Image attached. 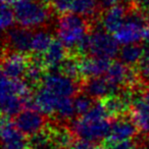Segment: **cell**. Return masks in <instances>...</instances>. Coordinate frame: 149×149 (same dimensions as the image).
I'll return each instance as SVG.
<instances>
[{
	"instance_id": "obj_1",
	"label": "cell",
	"mask_w": 149,
	"mask_h": 149,
	"mask_svg": "<svg viewBox=\"0 0 149 149\" xmlns=\"http://www.w3.org/2000/svg\"><path fill=\"white\" fill-rule=\"evenodd\" d=\"M13 11L19 26L34 30L49 27L55 13L45 0H19L15 3Z\"/></svg>"
},
{
	"instance_id": "obj_2",
	"label": "cell",
	"mask_w": 149,
	"mask_h": 149,
	"mask_svg": "<svg viewBox=\"0 0 149 149\" xmlns=\"http://www.w3.org/2000/svg\"><path fill=\"white\" fill-rule=\"evenodd\" d=\"M91 31V23L89 19L78 13H63L59 17L56 24V32L58 38L70 51L77 45L84 35Z\"/></svg>"
},
{
	"instance_id": "obj_3",
	"label": "cell",
	"mask_w": 149,
	"mask_h": 149,
	"mask_svg": "<svg viewBox=\"0 0 149 149\" xmlns=\"http://www.w3.org/2000/svg\"><path fill=\"white\" fill-rule=\"evenodd\" d=\"M68 125L76 138L97 143L107 138L111 130V123L106 118L92 120L79 116L70 120Z\"/></svg>"
},
{
	"instance_id": "obj_4",
	"label": "cell",
	"mask_w": 149,
	"mask_h": 149,
	"mask_svg": "<svg viewBox=\"0 0 149 149\" xmlns=\"http://www.w3.org/2000/svg\"><path fill=\"white\" fill-rule=\"evenodd\" d=\"M33 33L31 29L22 26L11 27L4 31L2 51H13L30 55L32 52Z\"/></svg>"
},
{
	"instance_id": "obj_5",
	"label": "cell",
	"mask_w": 149,
	"mask_h": 149,
	"mask_svg": "<svg viewBox=\"0 0 149 149\" xmlns=\"http://www.w3.org/2000/svg\"><path fill=\"white\" fill-rule=\"evenodd\" d=\"M118 42L114 36L104 32L103 28L91 31V50L90 55L112 58L118 54Z\"/></svg>"
},
{
	"instance_id": "obj_6",
	"label": "cell",
	"mask_w": 149,
	"mask_h": 149,
	"mask_svg": "<svg viewBox=\"0 0 149 149\" xmlns=\"http://www.w3.org/2000/svg\"><path fill=\"white\" fill-rule=\"evenodd\" d=\"M46 116L40 113L39 110L26 108L15 116V124L24 135L31 137L47 127L49 120Z\"/></svg>"
},
{
	"instance_id": "obj_7",
	"label": "cell",
	"mask_w": 149,
	"mask_h": 149,
	"mask_svg": "<svg viewBox=\"0 0 149 149\" xmlns=\"http://www.w3.org/2000/svg\"><path fill=\"white\" fill-rule=\"evenodd\" d=\"M111 130L105 142H120L129 140L139 134V128L133 118L132 110L122 116L111 118Z\"/></svg>"
},
{
	"instance_id": "obj_8",
	"label": "cell",
	"mask_w": 149,
	"mask_h": 149,
	"mask_svg": "<svg viewBox=\"0 0 149 149\" xmlns=\"http://www.w3.org/2000/svg\"><path fill=\"white\" fill-rule=\"evenodd\" d=\"M42 86L61 97H72L81 91V82L74 81L55 72L46 74Z\"/></svg>"
},
{
	"instance_id": "obj_9",
	"label": "cell",
	"mask_w": 149,
	"mask_h": 149,
	"mask_svg": "<svg viewBox=\"0 0 149 149\" xmlns=\"http://www.w3.org/2000/svg\"><path fill=\"white\" fill-rule=\"evenodd\" d=\"M1 138L3 149H28L29 139L24 135L10 118L2 116L1 120Z\"/></svg>"
},
{
	"instance_id": "obj_10",
	"label": "cell",
	"mask_w": 149,
	"mask_h": 149,
	"mask_svg": "<svg viewBox=\"0 0 149 149\" xmlns=\"http://www.w3.org/2000/svg\"><path fill=\"white\" fill-rule=\"evenodd\" d=\"M29 63V55L13 51H2V74L9 79L24 78Z\"/></svg>"
},
{
	"instance_id": "obj_11",
	"label": "cell",
	"mask_w": 149,
	"mask_h": 149,
	"mask_svg": "<svg viewBox=\"0 0 149 149\" xmlns=\"http://www.w3.org/2000/svg\"><path fill=\"white\" fill-rule=\"evenodd\" d=\"M133 2H127L123 4L122 2L114 6L103 11L100 17L101 25L106 32L110 34H114L120 29L125 23L127 13L130 10Z\"/></svg>"
},
{
	"instance_id": "obj_12",
	"label": "cell",
	"mask_w": 149,
	"mask_h": 149,
	"mask_svg": "<svg viewBox=\"0 0 149 149\" xmlns=\"http://www.w3.org/2000/svg\"><path fill=\"white\" fill-rule=\"evenodd\" d=\"M81 91L85 92L95 100L103 99L109 95L118 93V90L103 76L83 79L81 81Z\"/></svg>"
},
{
	"instance_id": "obj_13",
	"label": "cell",
	"mask_w": 149,
	"mask_h": 149,
	"mask_svg": "<svg viewBox=\"0 0 149 149\" xmlns=\"http://www.w3.org/2000/svg\"><path fill=\"white\" fill-rule=\"evenodd\" d=\"M79 63L81 78L83 80L88 79V78L99 77V76H102L103 74L107 72L111 62H110L109 58L86 55L80 57Z\"/></svg>"
},
{
	"instance_id": "obj_14",
	"label": "cell",
	"mask_w": 149,
	"mask_h": 149,
	"mask_svg": "<svg viewBox=\"0 0 149 149\" xmlns=\"http://www.w3.org/2000/svg\"><path fill=\"white\" fill-rule=\"evenodd\" d=\"M68 55V49L60 40H54L47 51L43 54V59L47 70L58 72L60 63Z\"/></svg>"
},
{
	"instance_id": "obj_15",
	"label": "cell",
	"mask_w": 149,
	"mask_h": 149,
	"mask_svg": "<svg viewBox=\"0 0 149 149\" xmlns=\"http://www.w3.org/2000/svg\"><path fill=\"white\" fill-rule=\"evenodd\" d=\"M60 97L61 96L56 95L55 93L48 90L44 86L38 88L37 92L34 96L38 106H39V109L47 116L55 114Z\"/></svg>"
},
{
	"instance_id": "obj_16",
	"label": "cell",
	"mask_w": 149,
	"mask_h": 149,
	"mask_svg": "<svg viewBox=\"0 0 149 149\" xmlns=\"http://www.w3.org/2000/svg\"><path fill=\"white\" fill-rule=\"evenodd\" d=\"M70 10L74 13L83 15L92 24V22L100 19L102 13L100 11L96 0H72Z\"/></svg>"
},
{
	"instance_id": "obj_17",
	"label": "cell",
	"mask_w": 149,
	"mask_h": 149,
	"mask_svg": "<svg viewBox=\"0 0 149 149\" xmlns=\"http://www.w3.org/2000/svg\"><path fill=\"white\" fill-rule=\"evenodd\" d=\"M132 113L139 130L143 133L149 134V106L143 100V96L134 99Z\"/></svg>"
},
{
	"instance_id": "obj_18",
	"label": "cell",
	"mask_w": 149,
	"mask_h": 149,
	"mask_svg": "<svg viewBox=\"0 0 149 149\" xmlns=\"http://www.w3.org/2000/svg\"><path fill=\"white\" fill-rule=\"evenodd\" d=\"M129 65L125 64L120 60L118 61L111 62L109 68H108L107 72H106V79L109 81V83L120 92V90L125 87V83H126V77L127 72H128Z\"/></svg>"
},
{
	"instance_id": "obj_19",
	"label": "cell",
	"mask_w": 149,
	"mask_h": 149,
	"mask_svg": "<svg viewBox=\"0 0 149 149\" xmlns=\"http://www.w3.org/2000/svg\"><path fill=\"white\" fill-rule=\"evenodd\" d=\"M145 55V49L143 45L138 43L127 44L123 46L118 51V58L122 62L129 66L137 65Z\"/></svg>"
},
{
	"instance_id": "obj_20",
	"label": "cell",
	"mask_w": 149,
	"mask_h": 149,
	"mask_svg": "<svg viewBox=\"0 0 149 149\" xmlns=\"http://www.w3.org/2000/svg\"><path fill=\"white\" fill-rule=\"evenodd\" d=\"M53 35L49 27H42L35 29L32 41V52L38 54H44L53 42Z\"/></svg>"
},
{
	"instance_id": "obj_21",
	"label": "cell",
	"mask_w": 149,
	"mask_h": 149,
	"mask_svg": "<svg viewBox=\"0 0 149 149\" xmlns=\"http://www.w3.org/2000/svg\"><path fill=\"white\" fill-rule=\"evenodd\" d=\"M25 107V101L19 95L13 93H1V110L2 116H15Z\"/></svg>"
},
{
	"instance_id": "obj_22",
	"label": "cell",
	"mask_w": 149,
	"mask_h": 149,
	"mask_svg": "<svg viewBox=\"0 0 149 149\" xmlns=\"http://www.w3.org/2000/svg\"><path fill=\"white\" fill-rule=\"evenodd\" d=\"M79 56L68 54L66 57L62 60L58 68V72L64 74L65 77L72 79L77 82H81V72H80V63H79Z\"/></svg>"
},
{
	"instance_id": "obj_23",
	"label": "cell",
	"mask_w": 149,
	"mask_h": 149,
	"mask_svg": "<svg viewBox=\"0 0 149 149\" xmlns=\"http://www.w3.org/2000/svg\"><path fill=\"white\" fill-rule=\"evenodd\" d=\"M74 105L76 109V113L79 116H83L89 111L94 105L96 100L91 96L86 94L85 92L80 91L76 96H74Z\"/></svg>"
},
{
	"instance_id": "obj_24",
	"label": "cell",
	"mask_w": 149,
	"mask_h": 149,
	"mask_svg": "<svg viewBox=\"0 0 149 149\" xmlns=\"http://www.w3.org/2000/svg\"><path fill=\"white\" fill-rule=\"evenodd\" d=\"M15 19V11L9 7L8 4L2 3L1 4V29H2V31L4 32L13 27Z\"/></svg>"
},
{
	"instance_id": "obj_25",
	"label": "cell",
	"mask_w": 149,
	"mask_h": 149,
	"mask_svg": "<svg viewBox=\"0 0 149 149\" xmlns=\"http://www.w3.org/2000/svg\"><path fill=\"white\" fill-rule=\"evenodd\" d=\"M136 68L139 74L141 82L148 85L149 84V55L145 54L142 59L140 60V62L137 64Z\"/></svg>"
},
{
	"instance_id": "obj_26",
	"label": "cell",
	"mask_w": 149,
	"mask_h": 149,
	"mask_svg": "<svg viewBox=\"0 0 149 149\" xmlns=\"http://www.w3.org/2000/svg\"><path fill=\"white\" fill-rule=\"evenodd\" d=\"M49 5H51L54 11L58 13H66L70 10L72 0H45Z\"/></svg>"
},
{
	"instance_id": "obj_27",
	"label": "cell",
	"mask_w": 149,
	"mask_h": 149,
	"mask_svg": "<svg viewBox=\"0 0 149 149\" xmlns=\"http://www.w3.org/2000/svg\"><path fill=\"white\" fill-rule=\"evenodd\" d=\"M101 149H138L135 141L131 140H124L120 142H104Z\"/></svg>"
},
{
	"instance_id": "obj_28",
	"label": "cell",
	"mask_w": 149,
	"mask_h": 149,
	"mask_svg": "<svg viewBox=\"0 0 149 149\" xmlns=\"http://www.w3.org/2000/svg\"><path fill=\"white\" fill-rule=\"evenodd\" d=\"M70 149H101V147H99L97 142L77 138Z\"/></svg>"
},
{
	"instance_id": "obj_29",
	"label": "cell",
	"mask_w": 149,
	"mask_h": 149,
	"mask_svg": "<svg viewBox=\"0 0 149 149\" xmlns=\"http://www.w3.org/2000/svg\"><path fill=\"white\" fill-rule=\"evenodd\" d=\"M96 2H97L100 11L103 13V11L107 10L110 7L120 3V0H96Z\"/></svg>"
},
{
	"instance_id": "obj_30",
	"label": "cell",
	"mask_w": 149,
	"mask_h": 149,
	"mask_svg": "<svg viewBox=\"0 0 149 149\" xmlns=\"http://www.w3.org/2000/svg\"><path fill=\"white\" fill-rule=\"evenodd\" d=\"M143 100L146 102V104L149 106V84L147 85L146 89L144 91V94H143Z\"/></svg>"
},
{
	"instance_id": "obj_31",
	"label": "cell",
	"mask_w": 149,
	"mask_h": 149,
	"mask_svg": "<svg viewBox=\"0 0 149 149\" xmlns=\"http://www.w3.org/2000/svg\"><path fill=\"white\" fill-rule=\"evenodd\" d=\"M144 39L146 40L147 44H149V26L146 28V30H145V33H144Z\"/></svg>"
},
{
	"instance_id": "obj_32",
	"label": "cell",
	"mask_w": 149,
	"mask_h": 149,
	"mask_svg": "<svg viewBox=\"0 0 149 149\" xmlns=\"http://www.w3.org/2000/svg\"><path fill=\"white\" fill-rule=\"evenodd\" d=\"M19 0H1V2L2 3H5V4H11V3H15L17 2Z\"/></svg>"
},
{
	"instance_id": "obj_33",
	"label": "cell",
	"mask_w": 149,
	"mask_h": 149,
	"mask_svg": "<svg viewBox=\"0 0 149 149\" xmlns=\"http://www.w3.org/2000/svg\"><path fill=\"white\" fill-rule=\"evenodd\" d=\"M145 54H147V55H149V44H148V49H147V51H145Z\"/></svg>"
},
{
	"instance_id": "obj_34",
	"label": "cell",
	"mask_w": 149,
	"mask_h": 149,
	"mask_svg": "<svg viewBox=\"0 0 149 149\" xmlns=\"http://www.w3.org/2000/svg\"><path fill=\"white\" fill-rule=\"evenodd\" d=\"M128 1H130V2H137L138 0H128Z\"/></svg>"
},
{
	"instance_id": "obj_35",
	"label": "cell",
	"mask_w": 149,
	"mask_h": 149,
	"mask_svg": "<svg viewBox=\"0 0 149 149\" xmlns=\"http://www.w3.org/2000/svg\"><path fill=\"white\" fill-rule=\"evenodd\" d=\"M52 149H63V148H57V147H53Z\"/></svg>"
},
{
	"instance_id": "obj_36",
	"label": "cell",
	"mask_w": 149,
	"mask_h": 149,
	"mask_svg": "<svg viewBox=\"0 0 149 149\" xmlns=\"http://www.w3.org/2000/svg\"><path fill=\"white\" fill-rule=\"evenodd\" d=\"M147 139H148V142H149V134H147Z\"/></svg>"
},
{
	"instance_id": "obj_37",
	"label": "cell",
	"mask_w": 149,
	"mask_h": 149,
	"mask_svg": "<svg viewBox=\"0 0 149 149\" xmlns=\"http://www.w3.org/2000/svg\"><path fill=\"white\" fill-rule=\"evenodd\" d=\"M28 149H35V148H32V147H30V148H28Z\"/></svg>"
}]
</instances>
